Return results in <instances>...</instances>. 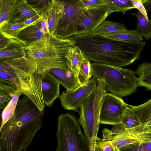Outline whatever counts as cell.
<instances>
[{"mask_svg": "<svg viewBox=\"0 0 151 151\" xmlns=\"http://www.w3.org/2000/svg\"><path fill=\"white\" fill-rule=\"evenodd\" d=\"M44 114L27 96L19 100L13 116L0 129V151H23L42 125Z\"/></svg>", "mask_w": 151, "mask_h": 151, "instance_id": "cell-1", "label": "cell"}, {"mask_svg": "<svg viewBox=\"0 0 151 151\" xmlns=\"http://www.w3.org/2000/svg\"><path fill=\"white\" fill-rule=\"evenodd\" d=\"M90 61L122 68L138 59L145 45L139 42L116 41L100 35L74 39Z\"/></svg>", "mask_w": 151, "mask_h": 151, "instance_id": "cell-2", "label": "cell"}, {"mask_svg": "<svg viewBox=\"0 0 151 151\" xmlns=\"http://www.w3.org/2000/svg\"><path fill=\"white\" fill-rule=\"evenodd\" d=\"M45 73L35 60L26 57L0 60V82L27 96L42 111L45 105L41 84Z\"/></svg>", "mask_w": 151, "mask_h": 151, "instance_id": "cell-3", "label": "cell"}, {"mask_svg": "<svg viewBox=\"0 0 151 151\" xmlns=\"http://www.w3.org/2000/svg\"><path fill=\"white\" fill-rule=\"evenodd\" d=\"M76 43L73 39H63L45 33L39 39L24 48L26 57L35 60L45 72L52 68L71 67L65 56Z\"/></svg>", "mask_w": 151, "mask_h": 151, "instance_id": "cell-4", "label": "cell"}, {"mask_svg": "<svg viewBox=\"0 0 151 151\" xmlns=\"http://www.w3.org/2000/svg\"><path fill=\"white\" fill-rule=\"evenodd\" d=\"M91 63L92 76L104 81L107 92L122 98L136 91L138 78L133 70L95 62Z\"/></svg>", "mask_w": 151, "mask_h": 151, "instance_id": "cell-5", "label": "cell"}, {"mask_svg": "<svg viewBox=\"0 0 151 151\" xmlns=\"http://www.w3.org/2000/svg\"><path fill=\"white\" fill-rule=\"evenodd\" d=\"M107 93L104 81L97 79L93 91L79 107L78 120L90 145H95L99 130L101 104L104 97Z\"/></svg>", "mask_w": 151, "mask_h": 151, "instance_id": "cell-6", "label": "cell"}, {"mask_svg": "<svg viewBox=\"0 0 151 151\" xmlns=\"http://www.w3.org/2000/svg\"><path fill=\"white\" fill-rule=\"evenodd\" d=\"M56 151H90L88 140L83 134L78 119L69 113L58 119Z\"/></svg>", "mask_w": 151, "mask_h": 151, "instance_id": "cell-7", "label": "cell"}, {"mask_svg": "<svg viewBox=\"0 0 151 151\" xmlns=\"http://www.w3.org/2000/svg\"><path fill=\"white\" fill-rule=\"evenodd\" d=\"M102 137L111 142L116 150L131 144L151 142V127L142 125L126 128L120 123L113 125L111 129L104 128Z\"/></svg>", "mask_w": 151, "mask_h": 151, "instance_id": "cell-8", "label": "cell"}, {"mask_svg": "<svg viewBox=\"0 0 151 151\" xmlns=\"http://www.w3.org/2000/svg\"><path fill=\"white\" fill-rule=\"evenodd\" d=\"M86 9L81 0H62L61 17L53 35L63 39L75 35L78 21Z\"/></svg>", "mask_w": 151, "mask_h": 151, "instance_id": "cell-9", "label": "cell"}, {"mask_svg": "<svg viewBox=\"0 0 151 151\" xmlns=\"http://www.w3.org/2000/svg\"><path fill=\"white\" fill-rule=\"evenodd\" d=\"M127 105L122 98L111 93H106L101 104L100 123L112 125L121 123Z\"/></svg>", "mask_w": 151, "mask_h": 151, "instance_id": "cell-10", "label": "cell"}, {"mask_svg": "<svg viewBox=\"0 0 151 151\" xmlns=\"http://www.w3.org/2000/svg\"><path fill=\"white\" fill-rule=\"evenodd\" d=\"M111 13L106 6L86 9L78 21L76 35L70 38L74 39L90 36Z\"/></svg>", "mask_w": 151, "mask_h": 151, "instance_id": "cell-11", "label": "cell"}, {"mask_svg": "<svg viewBox=\"0 0 151 151\" xmlns=\"http://www.w3.org/2000/svg\"><path fill=\"white\" fill-rule=\"evenodd\" d=\"M97 82V79L93 77L86 85L70 91L63 92L60 98L62 107L66 110L78 111L81 104L93 91Z\"/></svg>", "mask_w": 151, "mask_h": 151, "instance_id": "cell-12", "label": "cell"}, {"mask_svg": "<svg viewBox=\"0 0 151 151\" xmlns=\"http://www.w3.org/2000/svg\"><path fill=\"white\" fill-rule=\"evenodd\" d=\"M45 72L63 86L67 91H71L81 86L71 67L65 69L52 68Z\"/></svg>", "mask_w": 151, "mask_h": 151, "instance_id": "cell-13", "label": "cell"}, {"mask_svg": "<svg viewBox=\"0 0 151 151\" xmlns=\"http://www.w3.org/2000/svg\"><path fill=\"white\" fill-rule=\"evenodd\" d=\"M44 10L26 0H18L7 22H19L42 12Z\"/></svg>", "mask_w": 151, "mask_h": 151, "instance_id": "cell-14", "label": "cell"}, {"mask_svg": "<svg viewBox=\"0 0 151 151\" xmlns=\"http://www.w3.org/2000/svg\"><path fill=\"white\" fill-rule=\"evenodd\" d=\"M45 73L41 84L42 98L45 105L51 107L54 101L60 97V84L51 76Z\"/></svg>", "mask_w": 151, "mask_h": 151, "instance_id": "cell-15", "label": "cell"}, {"mask_svg": "<svg viewBox=\"0 0 151 151\" xmlns=\"http://www.w3.org/2000/svg\"><path fill=\"white\" fill-rule=\"evenodd\" d=\"M25 46L19 41L10 39L7 45L0 49V60H10L26 57Z\"/></svg>", "mask_w": 151, "mask_h": 151, "instance_id": "cell-16", "label": "cell"}, {"mask_svg": "<svg viewBox=\"0 0 151 151\" xmlns=\"http://www.w3.org/2000/svg\"><path fill=\"white\" fill-rule=\"evenodd\" d=\"M45 34L41 25V21L23 29L17 37V40L27 46L39 39Z\"/></svg>", "mask_w": 151, "mask_h": 151, "instance_id": "cell-17", "label": "cell"}, {"mask_svg": "<svg viewBox=\"0 0 151 151\" xmlns=\"http://www.w3.org/2000/svg\"><path fill=\"white\" fill-rule=\"evenodd\" d=\"M62 0H50L45 11L48 19V27L51 35L53 34L56 29L61 17Z\"/></svg>", "mask_w": 151, "mask_h": 151, "instance_id": "cell-18", "label": "cell"}, {"mask_svg": "<svg viewBox=\"0 0 151 151\" xmlns=\"http://www.w3.org/2000/svg\"><path fill=\"white\" fill-rule=\"evenodd\" d=\"M127 30V29L122 23L105 19L90 36L102 35Z\"/></svg>", "mask_w": 151, "mask_h": 151, "instance_id": "cell-19", "label": "cell"}, {"mask_svg": "<svg viewBox=\"0 0 151 151\" xmlns=\"http://www.w3.org/2000/svg\"><path fill=\"white\" fill-rule=\"evenodd\" d=\"M85 57V55L80 49L76 46L70 48L65 56V58L77 78Z\"/></svg>", "mask_w": 151, "mask_h": 151, "instance_id": "cell-20", "label": "cell"}, {"mask_svg": "<svg viewBox=\"0 0 151 151\" xmlns=\"http://www.w3.org/2000/svg\"><path fill=\"white\" fill-rule=\"evenodd\" d=\"M113 40L126 42H139L142 41L143 39L135 30H127L100 35Z\"/></svg>", "mask_w": 151, "mask_h": 151, "instance_id": "cell-21", "label": "cell"}, {"mask_svg": "<svg viewBox=\"0 0 151 151\" xmlns=\"http://www.w3.org/2000/svg\"><path fill=\"white\" fill-rule=\"evenodd\" d=\"M26 27L23 21L19 22H6L0 25V33L9 39L17 40L19 34Z\"/></svg>", "mask_w": 151, "mask_h": 151, "instance_id": "cell-22", "label": "cell"}, {"mask_svg": "<svg viewBox=\"0 0 151 151\" xmlns=\"http://www.w3.org/2000/svg\"><path fill=\"white\" fill-rule=\"evenodd\" d=\"M129 105L137 114L144 127H151V99L140 105Z\"/></svg>", "mask_w": 151, "mask_h": 151, "instance_id": "cell-23", "label": "cell"}, {"mask_svg": "<svg viewBox=\"0 0 151 151\" xmlns=\"http://www.w3.org/2000/svg\"><path fill=\"white\" fill-rule=\"evenodd\" d=\"M131 14L138 19L136 31L145 39H149L151 38V19L147 20L139 11Z\"/></svg>", "mask_w": 151, "mask_h": 151, "instance_id": "cell-24", "label": "cell"}, {"mask_svg": "<svg viewBox=\"0 0 151 151\" xmlns=\"http://www.w3.org/2000/svg\"><path fill=\"white\" fill-rule=\"evenodd\" d=\"M22 95L19 91L12 96V99L3 110L1 114V122L0 129L13 116L20 96Z\"/></svg>", "mask_w": 151, "mask_h": 151, "instance_id": "cell-25", "label": "cell"}, {"mask_svg": "<svg viewBox=\"0 0 151 151\" xmlns=\"http://www.w3.org/2000/svg\"><path fill=\"white\" fill-rule=\"evenodd\" d=\"M122 124L126 128H131L142 125L136 112L129 105L123 114Z\"/></svg>", "mask_w": 151, "mask_h": 151, "instance_id": "cell-26", "label": "cell"}, {"mask_svg": "<svg viewBox=\"0 0 151 151\" xmlns=\"http://www.w3.org/2000/svg\"><path fill=\"white\" fill-rule=\"evenodd\" d=\"M92 68L90 61L85 56L77 76L78 80L81 86L87 84L91 78Z\"/></svg>", "mask_w": 151, "mask_h": 151, "instance_id": "cell-27", "label": "cell"}, {"mask_svg": "<svg viewBox=\"0 0 151 151\" xmlns=\"http://www.w3.org/2000/svg\"><path fill=\"white\" fill-rule=\"evenodd\" d=\"M106 6L111 13L122 12L124 14L127 11L134 8L131 0H106Z\"/></svg>", "mask_w": 151, "mask_h": 151, "instance_id": "cell-28", "label": "cell"}, {"mask_svg": "<svg viewBox=\"0 0 151 151\" xmlns=\"http://www.w3.org/2000/svg\"><path fill=\"white\" fill-rule=\"evenodd\" d=\"M18 0H0V25L7 22Z\"/></svg>", "mask_w": 151, "mask_h": 151, "instance_id": "cell-29", "label": "cell"}, {"mask_svg": "<svg viewBox=\"0 0 151 151\" xmlns=\"http://www.w3.org/2000/svg\"><path fill=\"white\" fill-rule=\"evenodd\" d=\"M116 151H151V142L131 144L116 150Z\"/></svg>", "mask_w": 151, "mask_h": 151, "instance_id": "cell-30", "label": "cell"}, {"mask_svg": "<svg viewBox=\"0 0 151 151\" xmlns=\"http://www.w3.org/2000/svg\"><path fill=\"white\" fill-rule=\"evenodd\" d=\"M87 9L106 6L107 3L106 0H81Z\"/></svg>", "mask_w": 151, "mask_h": 151, "instance_id": "cell-31", "label": "cell"}, {"mask_svg": "<svg viewBox=\"0 0 151 151\" xmlns=\"http://www.w3.org/2000/svg\"><path fill=\"white\" fill-rule=\"evenodd\" d=\"M134 72L138 78L147 74L151 72V63L144 62L139 64Z\"/></svg>", "mask_w": 151, "mask_h": 151, "instance_id": "cell-32", "label": "cell"}, {"mask_svg": "<svg viewBox=\"0 0 151 151\" xmlns=\"http://www.w3.org/2000/svg\"><path fill=\"white\" fill-rule=\"evenodd\" d=\"M95 144L100 147L103 151H116L111 142L98 137H96Z\"/></svg>", "mask_w": 151, "mask_h": 151, "instance_id": "cell-33", "label": "cell"}, {"mask_svg": "<svg viewBox=\"0 0 151 151\" xmlns=\"http://www.w3.org/2000/svg\"><path fill=\"white\" fill-rule=\"evenodd\" d=\"M138 78L139 86L144 87L147 90H151V72Z\"/></svg>", "mask_w": 151, "mask_h": 151, "instance_id": "cell-34", "label": "cell"}, {"mask_svg": "<svg viewBox=\"0 0 151 151\" xmlns=\"http://www.w3.org/2000/svg\"><path fill=\"white\" fill-rule=\"evenodd\" d=\"M6 92L0 91V109L4 108L14 96Z\"/></svg>", "mask_w": 151, "mask_h": 151, "instance_id": "cell-35", "label": "cell"}, {"mask_svg": "<svg viewBox=\"0 0 151 151\" xmlns=\"http://www.w3.org/2000/svg\"><path fill=\"white\" fill-rule=\"evenodd\" d=\"M45 11L38 14L23 21L26 27L41 21L43 17Z\"/></svg>", "mask_w": 151, "mask_h": 151, "instance_id": "cell-36", "label": "cell"}, {"mask_svg": "<svg viewBox=\"0 0 151 151\" xmlns=\"http://www.w3.org/2000/svg\"><path fill=\"white\" fill-rule=\"evenodd\" d=\"M134 8H136L142 13L147 20L149 19L147 15V12L144 6L142 0H131Z\"/></svg>", "mask_w": 151, "mask_h": 151, "instance_id": "cell-37", "label": "cell"}, {"mask_svg": "<svg viewBox=\"0 0 151 151\" xmlns=\"http://www.w3.org/2000/svg\"><path fill=\"white\" fill-rule=\"evenodd\" d=\"M0 91L7 92L13 96L17 91L13 87L0 82Z\"/></svg>", "mask_w": 151, "mask_h": 151, "instance_id": "cell-38", "label": "cell"}, {"mask_svg": "<svg viewBox=\"0 0 151 151\" xmlns=\"http://www.w3.org/2000/svg\"><path fill=\"white\" fill-rule=\"evenodd\" d=\"M43 17L41 21V27L45 34L50 35L48 27V19L46 12L45 11Z\"/></svg>", "mask_w": 151, "mask_h": 151, "instance_id": "cell-39", "label": "cell"}, {"mask_svg": "<svg viewBox=\"0 0 151 151\" xmlns=\"http://www.w3.org/2000/svg\"><path fill=\"white\" fill-rule=\"evenodd\" d=\"M32 1L35 3L37 6L42 9L44 11H45L47 8L50 0H34Z\"/></svg>", "mask_w": 151, "mask_h": 151, "instance_id": "cell-40", "label": "cell"}, {"mask_svg": "<svg viewBox=\"0 0 151 151\" xmlns=\"http://www.w3.org/2000/svg\"><path fill=\"white\" fill-rule=\"evenodd\" d=\"M10 39L5 37L0 33V49L6 46L9 42Z\"/></svg>", "mask_w": 151, "mask_h": 151, "instance_id": "cell-41", "label": "cell"}, {"mask_svg": "<svg viewBox=\"0 0 151 151\" xmlns=\"http://www.w3.org/2000/svg\"><path fill=\"white\" fill-rule=\"evenodd\" d=\"M142 2L147 13L151 10V0H142Z\"/></svg>", "mask_w": 151, "mask_h": 151, "instance_id": "cell-42", "label": "cell"}, {"mask_svg": "<svg viewBox=\"0 0 151 151\" xmlns=\"http://www.w3.org/2000/svg\"><path fill=\"white\" fill-rule=\"evenodd\" d=\"M94 151H103V150L99 146L95 145Z\"/></svg>", "mask_w": 151, "mask_h": 151, "instance_id": "cell-43", "label": "cell"}, {"mask_svg": "<svg viewBox=\"0 0 151 151\" xmlns=\"http://www.w3.org/2000/svg\"><path fill=\"white\" fill-rule=\"evenodd\" d=\"M94 147L95 145L90 146V151H94Z\"/></svg>", "mask_w": 151, "mask_h": 151, "instance_id": "cell-44", "label": "cell"}, {"mask_svg": "<svg viewBox=\"0 0 151 151\" xmlns=\"http://www.w3.org/2000/svg\"><path fill=\"white\" fill-rule=\"evenodd\" d=\"M23 151H27L26 150H24Z\"/></svg>", "mask_w": 151, "mask_h": 151, "instance_id": "cell-45", "label": "cell"}]
</instances>
